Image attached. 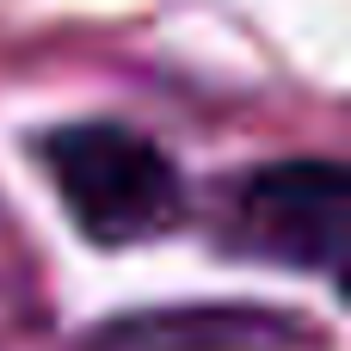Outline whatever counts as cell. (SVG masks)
Listing matches in <instances>:
<instances>
[{
  "instance_id": "cell-2",
  "label": "cell",
  "mask_w": 351,
  "mask_h": 351,
  "mask_svg": "<svg viewBox=\"0 0 351 351\" xmlns=\"http://www.w3.org/2000/svg\"><path fill=\"white\" fill-rule=\"evenodd\" d=\"M346 197L339 160H278L234 191V247L278 259L290 271H339L346 259Z\"/></svg>"
},
{
  "instance_id": "cell-1",
  "label": "cell",
  "mask_w": 351,
  "mask_h": 351,
  "mask_svg": "<svg viewBox=\"0 0 351 351\" xmlns=\"http://www.w3.org/2000/svg\"><path fill=\"white\" fill-rule=\"evenodd\" d=\"M37 160L93 247H136L185 216L179 167L123 123H62L37 136Z\"/></svg>"
}]
</instances>
